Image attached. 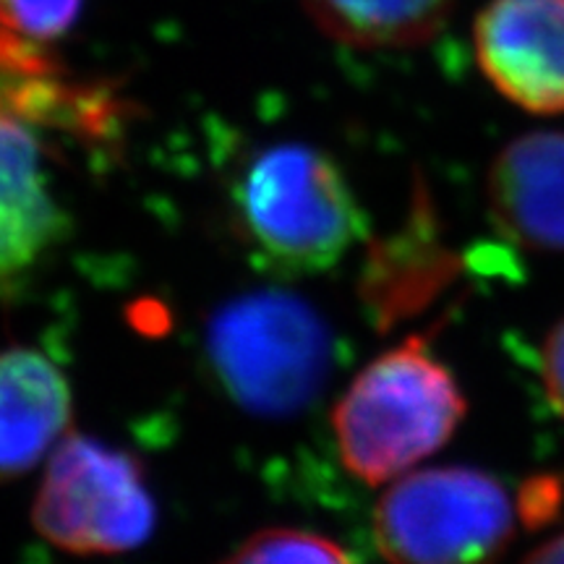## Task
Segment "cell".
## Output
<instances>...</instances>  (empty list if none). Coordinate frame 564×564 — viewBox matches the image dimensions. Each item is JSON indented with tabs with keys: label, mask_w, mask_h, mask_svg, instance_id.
I'll return each mask as SVG.
<instances>
[{
	"label": "cell",
	"mask_w": 564,
	"mask_h": 564,
	"mask_svg": "<svg viewBox=\"0 0 564 564\" xmlns=\"http://www.w3.org/2000/svg\"><path fill=\"white\" fill-rule=\"evenodd\" d=\"M207 352L217 382L238 405L280 419L306 408L327 382L333 335L306 301L267 291L217 312Z\"/></svg>",
	"instance_id": "obj_3"
},
{
	"label": "cell",
	"mask_w": 564,
	"mask_h": 564,
	"mask_svg": "<svg viewBox=\"0 0 564 564\" xmlns=\"http://www.w3.org/2000/svg\"><path fill=\"white\" fill-rule=\"evenodd\" d=\"M319 30L358 51H405L434 40L455 0H301Z\"/></svg>",
	"instance_id": "obj_10"
},
{
	"label": "cell",
	"mask_w": 564,
	"mask_h": 564,
	"mask_svg": "<svg viewBox=\"0 0 564 564\" xmlns=\"http://www.w3.org/2000/svg\"><path fill=\"white\" fill-rule=\"evenodd\" d=\"M520 520L523 502L497 476L444 465L384 491L373 510V539L390 564H497Z\"/></svg>",
	"instance_id": "obj_4"
},
{
	"label": "cell",
	"mask_w": 564,
	"mask_h": 564,
	"mask_svg": "<svg viewBox=\"0 0 564 564\" xmlns=\"http://www.w3.org/2000/svg\"><path fill=\"white\" fill-rule=\"evenodd\" d=\"M34 129L0 110V288L30 270L66 230V217L42 173Z\"/></svg>",
	"instance_id": "obj_8"
},
{
	"label": "cell",
	"mask_w": 564,
	"mask_h": 564,
	"mask_svg": "<svg viewBox=\"0 0 564 564\" xmlns=\"http://www.w3.org/2000/svg\"><path fill=\"white\" fill-rule=\"evenodd\" d=\"M220 564H352L340 546L319 533L274 528L238 546Z\"/></svg>",
	"instance_id": "obj_12"
},
{
	"label": "cell",
	"mask_w": 564,
	"mask_h": 564,
	"mask_svg": "<svg viewBox=\"0 0 564 564\" xmlns=\"http://www.w3.org/2000/svg\"><path fill=\"white\" fill-rule=\"evenodd\" d=\"M497 230L533 253H564V131H531L497 154L486 178Z\"/></svg>",
	"instance_id": "obj_7"
},
{
	"label": "cell",
	"mask_w": 564,
	"mask_h": 564,
	"mask_svg": "<svg viewBox=\"0 0 564 564\" xmlns=\"http://www.w3.org/2000/svg\"><path fill=\"white\" fill-rule=\"evenodd\" d=\"M32 523L63 552L123 554L150 541L158 507L131 455L66 434L51 453Z\"/></svg>",
	"instance_id": "obj_5"
},
{
	"label": "cell",
	"mask_w": 564,
	"mask_h": 564,
	"mask_svg": "<svg viewBox=\"0 0 564 564\" xmlns=\"http://www.w3.org/2000/svg\"><path fill=\"white\" fill-rule=\"evenodd\" d=\"M539 373L549 403L564 419V319L549 329L539 352Z\"/></svg>",
	"instance_id": "obj_14"
},
{
	"label": "cell",
	"mask_w": 564,
	"mask_h": 564,
	"mask_svg": "<svg viewBox=\"0 0 564 564\" xmlns=\"http://www.w3.org/2000/svg\"><path fill=\"white\" fill-rule=\"evenodd\" d=\"M484 79L533 116L564 112V0H489L474 21Z\"/></svg>",
	"instance_id": "obj_6"
},
{
	"label": "cell",
	"mask_w": 564,
	"mask_h": 564,
	"mask_svg": "<svg viewBox=\"0 0 564 564\" xmlns=\"http://www.w3.org/2000/svg\"><path fill=\"white\" fill-rule=\"evenodd\" d=\"M465 394L426 337L415 335L358 371L335 405L337 453L350 476L379 486L405 476L453 440Z\"/></svg>",
	"instance_id": "obj_1"
},
{
	"label": "cell",
	"mask_w": 564,
	"mask_h": 564,
	"mask_svg": "<svg viewBox=\"0 0 564 564\" xmlns=\"http://www.w3.org/2000/svg\"><path fill=\"white\" fill-rule=\"evenodd\" d=\"M236 212L251 251L293 274L335 267L366 230L340 167L306 144L259 152L236 183Z\"/></svg>",
	"instance_id": "obj_2"
},
{
	"label": "cell",
	"mask_w": 564,
	"mask_h": 564,
	"mask_svg": "<svg viewBox=\"0 0 564 564\" xmlns=\"http://www.w3.org/2000/svg\"><path fill=\"white\" fill-rule=\"evenodd\" d=\"M373 306L400 316L426 306L460 272V259L442 246L426 204L413 217V228L373 259Z\"/></svg>",
	"instance_id": "obj_11"
},
{
	"label": "cell",
	"mask_w": 564,
	"mask_h": 564,
	"mask_svg": "<svg viewBox=\"0 0 564 564\" xmlns=\"http://www.w3.org/2000/svg\"><path fill=\"white\" fill-rule=\"evenodd\" d=\"M523 564H564V533L549 539L546 544L533 549Z\"/></svg>",
	"instance_id": "obj_15"
},
{
	"label": "cell",
	"mask_w": 564,
	"mask_h": 564,
	"mask_svg": "<svg viewBox=\"0 0 564 564\" xmlns=\"http://www.w3.org/2000/svg\"><path fill=\"white\" fill-rule=\"evenodd\" d=\"M84 0H0V26L30 42L66 34L79 19Z\"/></svg>",
	"instance_id": "obj_13"
},
{
	"label": "cell",
	"mask_w": 564,
	"mask_h": 564,
	"mask_svg": "<svg viewBox=\"0 0 564 564\" xmlns=\"http://www.w3.org/2000/svg\"><path fill=\"white\" fill-rule=\"evenodd\" d=\"M70 387L32 348L0 350V481L30 474L68 434Z\"/></svg>",
	"instance_id": "obj_9"
}]
</instances>
